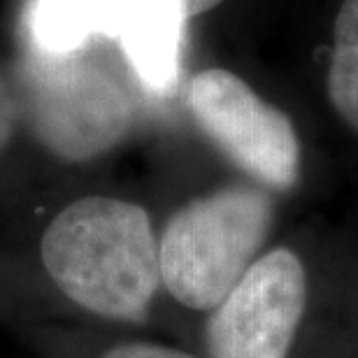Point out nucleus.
I'll return each instance as SVG.
<instances>
[{
    "label": "nucleus",
    "mask_w": 358,
    "mask_h": 358,
    "mask_svg": "<svg viewBox=\"0 0 358 358\" xmlns=\"http://www.w3.org/2000/svg\"><path fill=\"white\" fill-rule=\"evenodd\" d=\"M40 259L63 296L96 317L140 321L161 286L159 240L142 205L87 196L56 214Z\"/></svg>",
    "instance_id": "nucleus-1"
},
{
    "label": "nucleus",
    "mask_w": 358,
    "mask_h": 358,
    "mask_svg": "<svg viewBox=\"0 0 358 358\" xmlns=\"http://www.w3.org/2000/svg\"><path fill=\"white\" fill-rule=\"evenodd\" d=\"M33 133L66 161L110 152L133 121L131 93L112 73L87 59L45 70L26 98Z\"/></svg>",
    "instance_id": "nucleus-4"
},
{
    "label": "nucleus",
    "mask_w": 358,
    "mask_h": 358,
    "mask_svg": "<svg viewBox=\"0 0 358 358\" xmlns=\"http://www.w3.org/2000/svg\"><path fill=\"white\" fill-rule=\"evenodd\" d=\"M219 3H221V0H179V5H182V12H184L186 19L210 12L212 7H217Z\"/></svg>",
    "instance_id": "nucleus-10"
},
{
    "label": "nucleus",
    "mask_w": 358,
    "mask_h": 358,
    "mask_svg": "<svg viewBox=\"0 0 358 358\" xmlns=\"http://www.w3.org/2000/svg\"><path fill=\"white\" fill-rule=\"evenodd\" d=\"M184 21L179 0H47L40 31L54 49H70L91 33H110L142 82L168 91L179 75Z\"/></svg>",
    "instance_id": "nucleus-6"
},
{
    "label": "nucleus",
    "mask_w": 358,
    "mask_h": 358,
    "mask_svg": "<svg viewBox=\"0 0 358 358\" xmlns=\"http://www.w3.org/2000/svg\"><path fill=\"white\" fill-rule=\"evenodd\" d=\"M307 279L291 249L256 259L205 326L212 358H286L305 314Z\"/></svg>",
    "instance_id": "nucleus-5"
},
{
    "label": "nucleus",
    "mask_w": 358,
    "mask_h": 358,
    "mask_svg": "<svg viewBox=\"0 0 358 358\" xmlns=\"http://www.w3.org/2000/svg\"><path fill=\"white\" fill-rule=\"evenodd\" d=\"M272 217L268 193L247 186L191 200L159 240L161 284L189 310H214L259 259Z\"/></svg>",
    "instance_id": "nucleus-2"
},
{
    "label": "nucleus",
    "mask_w": 358,
    "mask_h": 358,
    "mask_svg": "<svg viewBox=\"0 0 358 358\" xmlns=\"http://www.w3.org/2000/svg\"><path fill=\"white\" fill-rule=\"evenodd\" d=\"M103 358H196L186 352H179L173 347L149 345V342H128L105 352Z\"/></svg>",
    "instance_id": "nucleus-9"
},
{
    "label": "nucleus",
    "mask_w": 358,
    "mask_h": 358,
    "mask_svg": "<svg viewBox=\"0 0 358 358\" xmlns=\"http://www.w3.org/2000/svg\"><path fill=\"white\" fill-rule=\"evenodd\" d=\"M328 96L335 112L358 131V0H345L335 19Z\"/></svg>",
    "instance_id": "nucleus-7"
},
{
    "label": "nucleus",
    "mask_w": 358,
    "mask_h": 358,
    "mask_svg": "<svg viewBox=\"0 0 358 358\" xmlns=\"http://www.w3.org/2000/svg\"><path fill=\"white\" fill-rule=\"evenodd\" d=\"M186 100L207 138L256 182L279 191L298 182L296 128L242 77L224 68L203 70L191 77Z\"/></svg>",
    "instance_id": "nucleus-3"
},
{
    "label": "nucleus",
    "mask_w": 358,
    "mask_h": 358,
    "mask_svg": "<svg viewBox=\"0 0 358 358\" xmlns=\"http://www.w3.org/2000/svg\"><path fill=\"white\" fill-rule=\"evenodd\" d=\"M26 105L24 93L19 89L17 75L0 66V154L5 152L17 131V121Z\"/></svg>",
    "instance_id": "nucleus-8"
}]
</instances>
